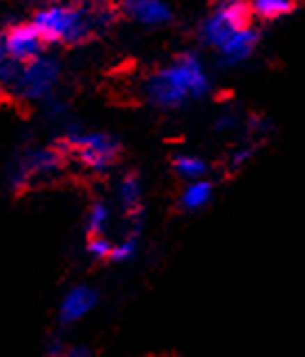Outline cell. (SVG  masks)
Listing matches in <instances>:
<instances>
[{"label": "cell", "mask_w": 305, "mask_h": 357, "mask_svg": "<svg viewBox=\"0 0 305 357\" xmlns=\"http://www.w3.org/2000/svg\"><path fill=\"white\" fill-rule=\"evenodd\" d=\"M123 11L141 25L161 27L172 20V9L163 0H120Z\"/></svg>", "instance_id": "cell-9"}, {"label": "cell", "mask_w": 305, "mask_h": 357, "mask_svg": "<svg viewBox=\"0 0 305 357\" xmlns=\"http://www.w3.org/2000/svg\"><path fill=\"white\" fill-rule=\"evenodd\" d=\"M63 167V156L54 148H31L25 150L11 165L9 183L14 190L25 188L38 178H52Z\"/></svg>", "instance_id": "cell-6"}, {"label": "cell", "mask_w": 305, "mask_h": 357, "mask_svg": "<svg viewBox=\"0 0 305 357\" xmlns=\"http://www.w3.org/2000/svg\"><path fill=\"white\" fill-rule=\"evenodd\" d=\"M250 20L252 9L247 0H214V9L203 22L201 36L208 45L219 50L236 31L250 27Z\"/></svg>", "instance_id": "cell-5"}, {"label": "cell", "mask_w": 305, "mask_h": 357, "mask_svg": "<svg viewBox=\"0 0 305 357\" xmlns=\"http://www.w3.org/2000/svg\"><path fill=\"white\" fill-rule=\"evenodd\" d=\"M252 14L263 20H276L297 9V0H250Z\"/></svg>", "instance_id": "cell-12"}, {"label": "cell", "mask_w": 305, "mask_h": 357, "mask_svg": "<svg viewBox=\"0 0 305 357\" xmlns=\"http://www.w3.org/2000/svg\"><path fill=\"white\" fill-rule=\"evenodd\" d=\"M5 47L14 61L27 63L42 54L45 40L40 31L33 27V22L31 25H11L9 29H5Z\"/></svg>", "instance_id": "cell-7"}, {"label": "cell", "mask_w": 305, "mask_h": 357, "mask_svg": "<svg viewBox=\"0 0 305 357\" xmlns=\"http://www.w3.org/2000/svg\"><path fill=\"white\" fill-rule=\"evenodd\" d=\"M208 89L210 78L194 54L178 56L172 65L152 74L145 83V94L150 103L165 109L183 105L189 98L205 96Z\"/></svg>", "instance_id": "cell-2"}, {"label": "cell", "mask_w": 305, "mask_h": 357, "mask_svg": "<svg viewBox=\"0 0 305 357\" xmlns=\"http://www.w3.org/2000/svg\"><path fill=\"white\" fill-rule=\"evenodd\" d=\"M58 81H61L58 59H54V56H47V54H38L36 59L22 63L14 98L29 100V103L47 100L54 94Z\"/></svg>", "instance_id": "cell-4"}, {"label": "cell", "mask_w": 305, "mask_h": 357, "mask_svg": "<svg viewBox=\"0 0 305 357\" xmlns=\"http://www.w3.org/2000/svg\"><path fill=\"white\" fill-rule=\"evenodd\" d=\"M210 199H212V183L196 178L194 183H189L185 188L183 197H180V206H183L185 210H189V212H194V210L205 208L210 204Z\"/></svg>", "instance_id": "cell-13"}, {"label": "cell", "mask_w": 305, "mask_h": 357, "mask_svg": "<svg viewBox=\"0 0 305 357\" xmlns=\"http://www.w3.org/2000/svg\"><path fill=\"white\" fill-rule=\"evenodd\" d=\"M111 245L114 243L105 239V234H92V237H89V243H87V252H89V257H94V259H109Z\"/></svg>", "instance_id": "cell-16"}, {"label": "cell", "mask_w": 305, "mask_h": 357, "mask_svg": "<svg viewBox=\"0 0 305 357\" xmlns=\"http://www.w3.org/2000/svg\"><path fill=\"white\" fill-rule=\"evenodd\" d=\"M109 219H111V210L107 204H103V201L92 204V208L87 210V219H85L89 237H92V234H105L109 228Z\"/></svg>", "instance_id": "cell-15"}, {"label": "cell", "mask_w": 305, "mask_h": 357, "mask_svg": "<svg viewBox=\"0 0 305 357\" xmlns=\"http://www.w3.org/2000/svg\"><path fill=\"white\" fill-rule=\"evenodd\" d=\"M134 255H136V237L132 234V237L123 239L120 243L111 245L109 259H111V261H127V259H132Z\"/></svg>", "instance_id": "cell-17"}, {"label": "cell", "mask_w": 305, "mask_h": 357, "mask_svg": "<svg viewBox=\"0 0 305 357\" xmlns=\"http://www.w3.org/2000/svg\"><path fill=\"white\" fill-rule=\"evenodd\" d=\"M174 170L178 176L187 178V181H196V178H203L208 172V165L205 161H201L198 156H191V154H178L174 156Z\"/></svg>", "instance_id": "cell-14"}, {"label": "cell", "mask_w": 305, "mask_h": 357, "mask_svg": "<svg viewBox=\"0 0 305 357\" xmlns=\"http://www.w3.org/2000/svg\"><path fill=\"white\" fill-rule=\"evenodd\" d=\"M98 301V295L94 288L89 286H74L72 290H67L63 301H61V308H58V317L63 324H74L78 319L87 317L89 312L94 310Z\"/></svg>", "instance_id": "cell-8"}, {"label": "cell", "mask_w": 305, "mask_h": 357, "mask_svg": "<svg viewBox=\"0 0 305 357\" xmlns=\"http://www.w3.org/2000/svg\"><path fill=\"white\" fill-rule=\"evenodd\" d=\"M67 148L74 152L85 170L103 174L116 163L120 154V143L107 132H81L70 130L65 137Z\"/></svg>", "instance_id": "cell-3"}, {"label": "cell", "mask_w": 305, "mask_h": 357, "mask_svg": "<svg viewBox=\"0 0 305 357\" xmlns=\"http://www.w3.org/2000/svg\"><path fill=\"white\" fill-rule=\"evenodd\" d=\"M118 199H120V206L125 208L127 215L139 217L141 204H143V185H141V178L136 174L123 176V181L118 185Z\"/></svg>", "instance_id": "cell-11"}, {"label": "cell", "mask_w": 305, "mask_h": 357, "mask_svg": "<svg viewBox=\"0 0 305 357\" xmlns=\"http://www.w3.org/2000/svg\"><path fill=\"white\" fill-rule=\"evenodd\" d=\"M118 11L107 0H87L78 5H47L36 11L33 27L45 43L81 45L105 33L116 22Z\"/></svg>", "instance_id": "cell-1"}, {"label": "cell", "mask_w": 305, "mask_h": 357, "mask_svg": "<svg viewBox=\"0 0 305 357\" xmlns=\"http://www.w3.org/2000/svg\"><path fill=\"white\" fill-rule=\"evenodd\" d=\"M252 154H254V148H241V150H236L230 156V167H232V170H239V167H243L247 161L252 159Z\"/></svg>", "instance_id": "cell-18"}, {"label": "cell", "mask_w": 305, "mask_h": 357, "mask_svg": "<svg viewBox=\"0 0 305 357\" xmlns=\"http://www.w3.org/2000/svg\"><path fill=\"white\" fill-rule=\"evenodd\" d=\"M256 45H258V31L252 29V25H250L241 31H236L234 36H230L219 47V52L223 56L225 65H239L245 59H250L252 52L256 50Z\"/></svg>", "instance_id": "cell-10"}]
</instances>
